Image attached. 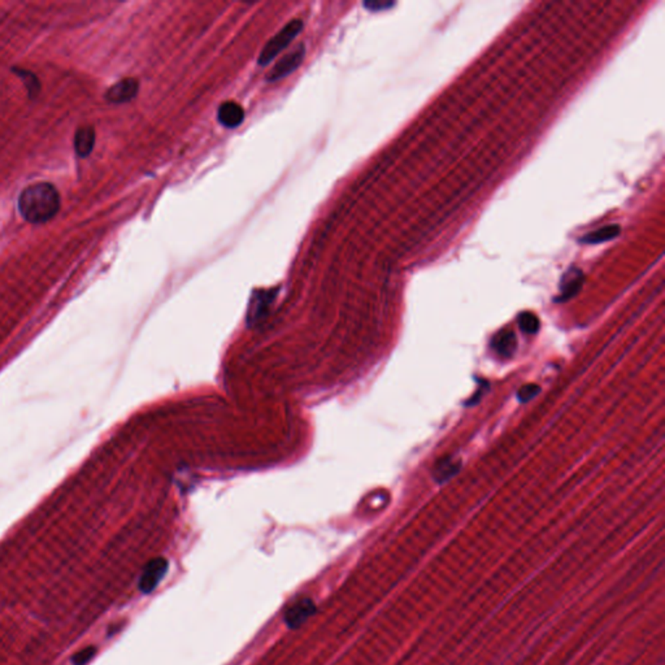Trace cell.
Here are the masks:
<instances>
[{"mask_svg":"<svg viewBox=\"0 0 665 665\" xmlns=\"http://www.w3.org/2000/svg\"><path fill=\"white\" fill-rule=\"evenodd\" d=\"M18 208L26 221L45 224L52 220L60 209L59 191L51 183H34L20 194Z\"/></svg>","mask_w":665,"mask_h":665,"instance_id":"1","label":"cell"},{"mask_svg":"<svg viewBox=\"0 0 665 665\" xmlns=\"http://www.w3.org/2000/svg\"><path fill=\"white\" fill-rule=\"evenodd\" d=\"M303 28H304V24L299 18H294L289 24H286L264 46L258 59V64L260 66H264V65H268L272 60H274L276 56L279 55L301 34Z\"/></svg>","mask_w":665,"mask_h":665,"instance_id":"2","label":"cell"},{"mask_svg":"<svg viewBox=\"0 0 665 665\" xmlns=\"http://www.w3.org/2000/svg\"><path fill=\"white\" fill-rule=\"evenodd\" d=\"M304 56H306V47L303 43H301L298 47L294 48L293 51H290L287 55L278 60L277 64L270 69L265 79L268 82H276L290 76L294 71H296L301 66V62L304 60Z\"/></svg>","mask_w":665,"mask_h":665,"instance_id":"3","label":"cell"},{"mask_svg":"<svg viewBox=\"0 0 665 665\" xmlns=\"http://www.w3.org/2000/svg\"><path fill=\"white\" fill-rule=\"evenodd\" d=\"M166 570L168 562L163 557L152 559L146 564L139 578V590L143 594H151L158 586V584L166 574Z\"/></svg>","mask_w":665,"mask_h":665,"instance_id":"4","label":"cell"},{"mask_svg":"<svg viewBox=\"0 0 665 665\" xmlns=\"http://www.w3.org/2000/svg\"><path fill=\"white\" fill-rule=\"evenodd\" d=\"M584 282H585L584 272L576 267L569 268L562 274L560 286H559L560 293L555 298V303H565V301H570L572 298H574L581 291Z\"/></svg>","mask_w":665,"mask_h":665,"instance_id":"5","label":"cell"},{"mask_svg":"<svg viewBox=\"0 0 665 665\" xmlns=\"http://www.w3.org/2000/svg\"><path fill=\"white\" fill-rule=\"evenodd\" d=\"M316 612V604L309 598H301L285 611L286 625L296 629L303 625Z\"/></svg>","mask_w":665,"mask_h":665,"instance_id":"6","label":"cell"},{"mask_svg":"<svg viewBox=\"0 0 665 665\" xmlns=\"http://www.w3.org/2000/svg\"><path fill=\"white\" fill-rule=\"evenodd\" d=\"M138 91H139L138 79L129 77V79H121L108 88V91L105 93V99L112 104L129 103L138 96Z\"/></svg>","mask_w":665,"mask_h":665,"instance_id":"7","label":"cell"},{"mask_svg":"<svg viewBox=\"0 0 665 665\" xmlns=\"http://www.w3.org/2000/svg\"><path fill=\"white\" fill-rule=\"evenodd\" d=\"M217 120L222 127L228 129L238 127L245 120V110L236 102H224L217 110Z\"/></svg>","mask_w":665,"mask_h":665,"instance_id":"8","label":"cell"},{"mask_svg":"<svg viewBox=\"0 0 665 665\" xmlns=\"http://www.w3.org/2000/svg\"><path fill=\"white\" fill-rule=\"evenodd\" d=\"M491 349L503 359H511L517 349V338L514 330L503 329L494 335L491 341Z\"/></svg>","mask_w":665,"mask_h":665,"instance_id":"9","label":"cell"},{"mask_svg":"<svg viewBox=\"0 0 665 665\" xmlns=\"http://www.w3.org/2000/svg\"><path fill=\"white\" fill-rule=\"evenodd\" d=\"M96 146V130L94 127L86 125L77 129L74 135V150L79 158H88Z\"/></svg>","mask_w":665,"mask_h":665,"instance_id":"10","label":"cell"},{"mask_svg":"<svg viewBox=\"0 0 665 665\" xmlns=\"http://www.w3.org/2000/svg\"><path fill=\"white\" fill-rule=\"evenodd\" d=\"M461 469V461L453 459L452 456H444L436 460V466L433 469V477L436 482L442 483L450 481L452 477L458 475Z\"/></svg>","mask_w":665,"mask_h":665,"instance_id":"11","label":"cell"},{"mask_svg":"<svg viewBox=\"0 0 665 665\" xmlns=\"http://www.w3.org/2000/svg\"><path fill=\"white\" fill-rule=\"evenodd\" d=\"M621 233V228L618 225H607L594 231L587 233L586 236L579 238V242L584 245H599L603 242H608L618 237Z\"/></svg>","mask_w":665,"mask_h":665,"instance_id":"12","label":"cell"},{"mask_svg":"<svg viewBox=\"0 0 665 665\" xmlns=\"http://www.w3.org/2000/svg\"><path fill=\"white\" fill-rule=\"evenodd\" d=\"M519 325H520V329H521L524 332H526V334H537L539 330V326H540V323H539L538 317L536 316L534 313H531V312H523V313L519 315Z\"/></svg>","mask_w":665,"mask_h":665,"instance_id":"13","label":"cell"},{"mask_svg":"<svg viewBox=\"0 0 665 665\" xmlns=\"http://www.w3.org/2000/svg\"><path fill=\"white\" fill-rule=\"evenodd\" d=\"M17 76L25 82V86L29 91V96L34 98L40 93V85L38 79L33 74L32 71H26L24 69H13Z\"/></svg>","mask_w":665,"mask_h":665,"instance_id":"14","label":"cell"},{"mask_svg":"<svg viewBox=\"0 0 665 665\" xmlns=\"http://www.w3.org/2000/svg\"><path fill=\"white\" fill-rule=\"evenodd\" d=\"M539 393H540V388H539L537 383H526V385H524L523 388L519 390L517 399H519L521 403H528V402H531V399H534L536 396H538Z\"/></svg>","mask_w":665,"mask_h":665,"instance_id":"15","label":"cell"},{"mask_svg":"<svg viewBox=\"0 0 665 665\" xmlns=\"http://www.w3.org/2000/svg\"><path fill=\"white\" fill-rule=\"evenodd\" d=\"M96 649L94 646H88V647H85L83 649L79 651L73 659H71V663L74 665H85L86 663H88L93 657H96Z\"/></svg>","mask_w":665,"mask_h":665,"instance_id":"16","label":"cell"},{"mask_svg":"<svg viewBox=\"0 0 665 665\" xmlns=\"http://www.w3.org/2000/svg\"><path fill=\"white\" fill-rule=\"evenodd\" d=\"M363 6L371 12H380V11H386V9L394 7L395 3H393V1H365V3H363Z\"/></svg>","mask_w":665,"mask_h":665,"instance_id":"17","label":"cell"},{"mask_svg":"<svg viewBox=\"0 0 665 665\" xmlns=\"http://www.w3.org/2000/svg\"><path fill=\"white\" fill-rule=\"evenodd\" d=\"M489 390V383L485 382V381H480V388H477L475 395L472 396L469 400H468L466 405L467 407H473L475 404L480 403L481 398L485 395V393Z\"/></svg>","mask_w":665,"mask_h":665,"instance_id":"18","label":"cell"}]
</instances>
